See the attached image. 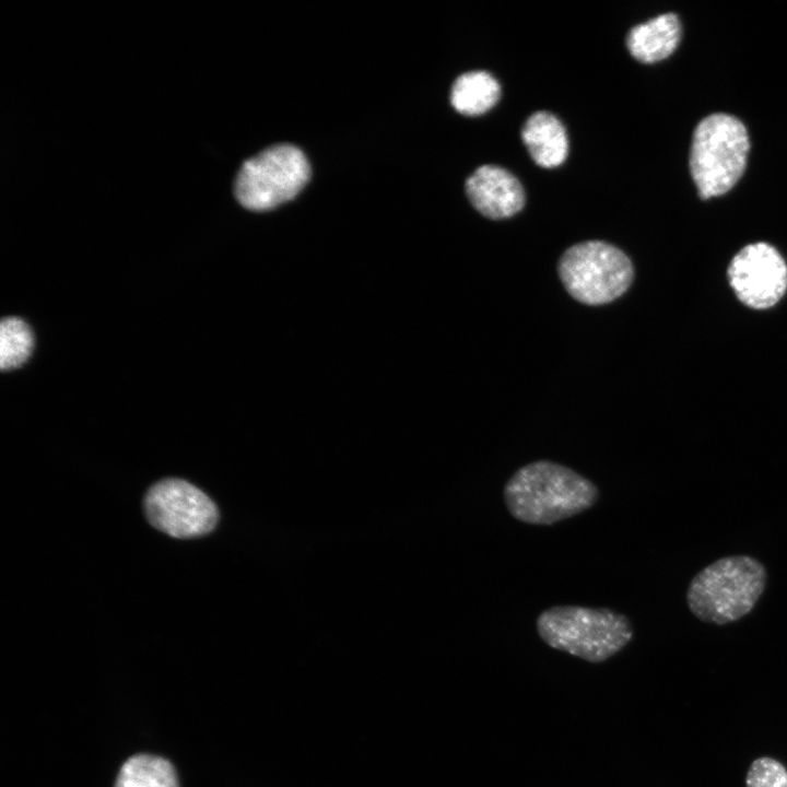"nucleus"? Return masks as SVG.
Returning a JSON list of instances; mask_svg holds the SVG:
<instances>
[{
  "instance_id": "obj_1",
  "label": "nucleus",
  "mask_w": 787,
  "mask_h": 787,
  "mask_svg": "<svg viewBox=\"0 0 787 787\" xmlns=\"http://www.w3.org/2000/svg\"><path fill=\"white\" fill-rule=\"evenodd\" d=\"M509 514L531 525H553L595 505L598 488L573 469L549 460L527 463L504 486Z\"/></svg>"
},
{
  "instance_id": "obj_2",
  "label": "nucleus",
  "mask_w": 787,
  "mask_h": 787,
  "mask_svg": "<svg viewBox=\"0 0 787 787\" xmlns=\"http://www.w3.org/2000/svg\"><path fill=\"white\" fill-rule=\"evenodd\" d=\"M766 580V568L759 560L744 554L720 557L692 578L686 604L703 622L729 624L752 611Z\"/></svg>"
},
{
  "instance_id": "obj_3",
  "label": "nucleus",
  "mask_w": 787,
  "mask_h": 787,
  "mask_svg": "<svg viewBox=\"0 0 787 787\" xmlns=\"http://www.w3.org/2000/svg\"><path fill=\"white\" fill-rule=\"evenodd\" d=\"M536 626L551 648L594 663L609 659L633 637L627 616L608 608L554 606L539 614Z\"/></svg>"
},
{
  "instance_id": "obj_4",
  "label": "nucleus",
  "mask_w": 787,
  "mask_h": 787,
  "mask_svg": "<svg viewBox=\"0 0 787 787\" xmlns=\"http://www.w3.org/2000/svg\"><path fill=\"white\" fill-rule=\"evenodd\" d=\"M749 148L744 125L731 115L712 114L697 124L690 171L701 198L720 196L735 186L745 168Z\"/></svg>"
},
{
  "instance_id": "obj_5",
  "label": "nucleus",
  "mask_w": 787,
  "mask_h": 787,
  "mask_svg": "<svg viewBox=\"0 0 787 787\" xmlns=\"http://www.w3.org/2000/svg\"><path fill=\"white\" fill-rule=\"evenodd\" d=\"M559 275L567 293L587 305L610 303L630 287V258L603 240H586L567 248L559 260Z\"/></svg>"
},
{
  "instance_id": "obj_6",
  "label": "nucleus",
  "mask_w": 787,
  "mask_h": 787,
  "mask_svg": "<svg viewBox=\"0 0 787 787\" xmlns=\"http://www.w3.org/2000/svg\"><path fill=\"white\" fill-rule=\"evenodd\" d=\"M309 175V163L298 148L277 144L243 164L235 180V196L248 210H270L293 199Z\"/></svg>"
},
{
  "instance_id": "obj_7",
  "label": "nucleus",
  "mask_w": 787,
  "mask_h": 787,
  "mask_svg": "<svg viewBox=\"0 0 787 787\" xmlns=\"http://www.w3.org/2000/svg\"><path fill=\"white\" fill-rule=\"evenodd\" d=\"M144 510L153 527L180 539L209 533L219 518L211 498L180 479H165L151 486L144 497Z\"/></svg>"
},
{
  "instance_id": "obj_8",
  "label": "nucleus",
  "mask_w": 787,
  "mask_h": 787,
  "mask_svg": "<svg viewBox=\"0 0 787 787\" xmlns=\"http://www.w3.org/2000/svg\"><path fill=\"white\" fill-rule=\"evenodd\" d=\"M727 274L737 297L753 309L773 307L787 291V265L768 243H752L740 249Z\"/></svg>"
},
{
  "instance_id": "obj_9",
  "label": "nucleus",
  "mask_w": 787,
  "mask_h": 787,
  "mask_svg": "<svg viewBox=\"0 0 787 787\" xmlns=\"http://www.w3.org/2000/svg\"><path fill=\"white\" fill-rule=\"evenodd\" d=\"M465 188L471 204L490 219L509 218L525 204L520 181L509 171L497 165L478 167L467 178Z\"/></svg>"
},
{
  "instance_id": "obj_10",
  "label": "nucleus",
  "mask_w": 787,
  "mask_h": 787,
  "mask_svg": "<svg viewBox=\"0 0 787 787\" xmlns=\"http://www.w3.org/2000/svg\"><path fill=\"white\" fill-rule=\"evenodd\" d=\"M521 138L530 156L540 166L554 167L566 158V130L560 119L549 111L531 114L522 126Z\"/></svg>"
},
{
  "instance_id": "obj_11",
  "label": "nucleus",
  "mask_w": 787,
  "mask_h": 787,
  "mask_svg": "<svg viewBox=\"0 0 787 787\" xmlns=\"http://www.w3.org/2000/svg\"><path fill=\"white\" fill-rule=\"evenodd\" d=\"M681 38V24L674 13H663L632 27L626 46L633 57L655 62L673 52Z\"/></svg>"
},
{
  "instance_id": "obj_12",
  "label": "nucleus",
  "mask_w": 787,
  "mask_h": 787,
  "mask_svg": "<svg viewBox=\"0 0 787 787\" xmlns=\"http://www.w3.org/2000/svg\"><path fill=\"white\" fill-rule=\"evenodd\" d=\"M501 95L498 81L488 71L460 74L450 90L453 107L463 115H480L493 107Z\"/></svg>"
},
{
  "instance_id": "obj_13",
  "label": "nucleus",
  "mask_w": 787,
  "mask_h": 787,
  "mask_svg": "<svg viewBox=\"0 0 787 787\" xmlns=\"http://www.w3.org/2000/svg\"><path fill=\"white\" fill-rule=\"evenodd\" d=\"M115 787H178V782L167 760L151 754H137L122 764Z\"/></svg>"
},
{
  "instance_id": "obj_14",
  "label": "nucleus",
  "mask_w": 787,
  "mask_h": 787,
  "mask_svg": "<svg viewBox=\"0 0 787 787\" xmlns=\"http://www.w3.org/2000/svg\"><path fill=\"white\" fill-rule=\"evenodd\" d=\"M34 339L28 326L16 317L0 325V367L10 371L21 366L31 355Z\"/></svg>"
},
{
  "instance_id": "obj_15",
  "label": "nucleus",
  "mask_w": 787,
  "mask_h": 787,
  "mask_svg": "<svg viewBox=\"0 0 787 787\" xmlns=\"http://www.w3.org/2000/svg\"><path fill=\"white\" fill-rule=\"evenodd\" d=\"M745 784L747 787H787V770L775 759L759 757L751 763Z\"/></svg>"
}]
</instances>
